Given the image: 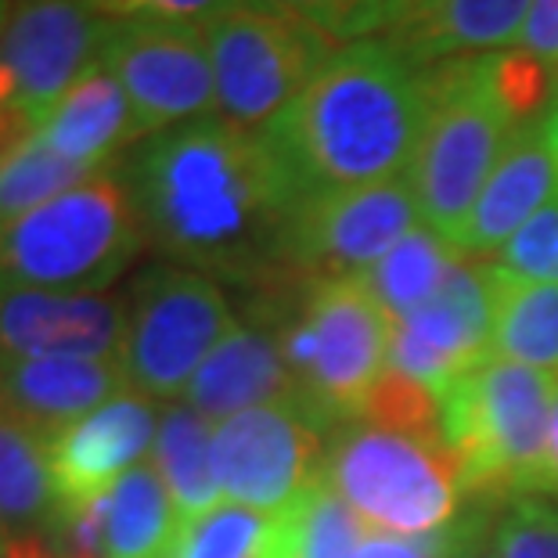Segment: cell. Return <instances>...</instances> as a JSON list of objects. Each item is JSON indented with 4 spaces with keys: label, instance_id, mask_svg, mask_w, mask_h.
<instances>
[{
    "label": "cell",
    "instance_id": "1",
    "mask_svg": "<svg viewBox=\"0 0 558 558\" xmlns=\"http://www.w3.org/2000/svg\"><path fill=\"white\" fill-rule=\"evenodd\" d=\"M145 242L170 264L256 289L284 267L303 192L270 151L220 116L137 141L120 159Z\"/></svg>",
    "mask_w": 558,
    "mask_h": 558
},
{
    "label": "cell",
    "instance_id": "10",
    "mask_svg": "<svg viewBox=\"0 0 558 558\" xmlns=\"http://www.w3.org/2000/svg\"><path fill=\"white\" fill-rule=\"evenodd\" d=\"M101 65L126 90L141 141L217 116V80L198 26L112 19Z\"/></svg>",
    "mask_w": 558,
    "mask_h": 558
},
{
    "label": "cell",
    "instance_id": "8",
    "mask_svg": "<svg viewBox=\"0 0 558 558\" xmlns=\"http://www.w3.org/2000/svg\"><path fill=\"white\" fill-rule=\"evenodd\" d=\"M202 40L217 80V116L248 134L275 123L339 51L336 40L267 0L220 11L202 26Z\"/></svg>",
    "mask_w": 558,
    "mask_h": 558
},
{
    "label": "cell",
    "instance_id": "41",
    "mask_svg": "<svg viewBox=\"0 0 558 558\" xmlns=\"http://www.w3.org/2000/svg\"><path fill=\"white\" fill-rule=\"evenodd\" d=\"M544 134H548L551 156H555V166H558V101L548 109V116H544Z\"/></svg>",
    "mask_w": 558,
    "mask_h": 558
},
{
    "label": "cell",
    "instance_id": "39",
    "mask_svg": "<svg viewBox=\"0 0 558 558\" xmlns=\"http://www.w3.org/2000/svg\"><path fill=\"white\" fill-rule=\"evenodd\" d=\"M26 134H33V130L15 112V90H11V76L0 69V156H4L11 145H19Z\"/></svg>",
    "mask_w": 558,
    "mask_h": 558
},
{
    "label": "cell",
    "instance_id": "5",
    "mask_svg": "<svg viewBox=\"0 0 558 558\" xmlns=\"http://www.w3.org/2000/svg\"><path fill=\"white\" fill-rule=\"evenodd\" d=\"M120 162L0 228V284L98 295L145 248Z\"/></svg>",
    "mask_w": 558,
    "mask_h": 558
},
{
    "label": "cell",
    "instance_id": "23",
    "mask_svg": "<svg viewBox=\"0 0 558 558\" xmlns=\"http://www.w3.org/2000/svg\"><path fill=\"white\" fill-rule=\"evenodd\" d=\"M458 259H469L458 245L439 239L429 228H414L353 281L389 317V325H400L433 300Z\"/></svg>",
    "mask_w": 558,
    "mask_h": 558
},
{
    "label": "cell",
    "instance_id": "34",
    "mask_svg": "<svg viewBox=\"0 0 558 558\" xmlns=\"http://www.w3.org/2000/svg\"><path fill=\"white\" fill-rule=\"evenodd\" d=\"M112 497V494H109ZM109 497L83 505H58L44 537L54 558H109L105 530H109Z\"/></svg>",
    "mask_w": 558,
    "mask_h": 558
},
{
    "label": "cell",
    "instance_id": "28",
    "mask_svg": "<svg viewBox=\"0 0 558 558\" xmlns=\"http://www.w3.org/2000/svg\"><path fill=\"white\" fill-rule=\"evenodd\" d=\"M166 558H281V512L223 501L177 530Z\"/></svg>",
    "mask_w": 558,
    "mask_h": 558
},
{
    "label": "cell",
    "instance_id": "31",
    "mask_svg": "<svg viewBox=\"0 0 558 558\" xmlns=\"http://www.w3.org/2000/svg\"><path fill=\"white\" fill-rule=\"evenodd\" d=\"M494 544L501 558H558V505L544 497H508L494 512Z\"/></svg>",
    "mask_w": 558,
    "mask_h": 558
},
{
    "label": "cell",
    "instance_id": "33",
    "mask_svg": "<svg viewBox=\"0 0 558 558\" xmlns=\"http://www.w3.org/2000/svg\"><path fill=\"white\" fill-rule=\"evenodd\" d=\"M289 15L303 19L306 26L325 33L328 40L357 44L372 40V33L383 29L386 0H267Z\"/></svg>",
    "mask_w": 558,
    "mask_h": 558
},
{
    "label": "cell",
    "instance_id": "15",
    "mask_svg": "<svg viewBox=\"0 0 558 558\" xmlns=\"http://www.w3.org/2000/svg\"><path fill=\"white\" fill-rule=\"evenodd\" d=\"M126 303L112 295H76L0 284V357H87L116 361L123 347Z\"/></svg>",
    "mask_w": 558,
    "mask_h": 558
},
{
    "label": "cell",
    "instance_id": "13",
    "mask_svg": "<svg viewBox=\"0 0 558 558\" xmlns=\"http://www.w3.org/2000/svg\"><path fill=\"white\" fill-rule=\"evenodd\" d=\"M109 22L87 0H11L0 33V69L11 76L15 112L29 130L101 62Z\"/></svg>",
    "mask_w": 558,
    "mask_h": 558
},
{
    "label": "cell",
    "instance_id": "3",
    "mask_svg": "<svg viewBox=\"0 0 558 558\" xmlns=\"http://www.w3.org/2000/svg\"><path fill=\"white\" fill-rule=\"evenodd\" d=\"M248 295L275 306L284 364L311 418L325 433L357 418L372 386L386 375L393 342V325L361 284L353 278L281 275L248 289Z\"/></svg>",
    "mask_w": 558,
    "mask_h": 558
},
{
    "label": "cell",
    "instance_id": "2",
    "mask_svg": "<svg viewBox=\"0 0 558 558\" xmlns=\"http://www.w3.org/2000/svg\"><path fill=\"white\" fill-rule=\"evenodd\" d=\"M429 105V65H414L383 37L357 40L339 47L259 134L311 198L408 181Z\"/></svg>",
    "mask_w": 558,
    "mask_h": 558
},
{
    "label": "cell",
    "instance_id": "20",
    "mask_svg": "<svg viewBox=\"0 0 558 558\" xmlns=\"http://www.w3.org/2000/svg\"><path fill=\"white\" fill-rule=\"evenodd\" d=\"M558 198V166L551 156L548 134H544V116L530 123H515L508 134L501 159H497L490 181L476 202L461 239L465 256L501 253V245L537 217L544 206Z\"/></svg>",
    "mask_w": 558,
    "mask_h": 558
},
{
    "label": "cell",
    "instance_id": "18",
    "mask_svg": "<svg viewBox=\"0 0 558 558\" xmlns=\"http://www.w3.org/2000/svg\"><path fill=\"white\" fill-rule=\"evenodd\" d=\"M533 0H386L383 40L414 65L515 44Z\"/></svg>",
    "mask_w": 558,
    "mask_h": 558
},
{
    "label": "cell",
    "instance_id": "12",
    "mask_svg": "<svg viewBox=\"0 0 558 558\" xmlns=\"http://www.w3.org/2000/svg\"><path fill=\"white\" fill-rule=\"evenodd\" d=\"M422 220L408 181H383L300 202L284 242V267L300 278H357Z\"/></svg>",
    "mask_w": 558,
    "mask_h": 558
},
{
    "label": "cell",
    "instance_id": "36",
    "mask_svg": "<svg viewBox=\"0 0 558 558\" xmlns=\"http://www.w3.org/2000/svg\"><path fill=\"white\" fill-rule=\"evenodd\" d=\"M501 501H472L465 515H458L450 526L436 530L439 558H501L494 544V512Z\"/></svg>",
    "mask_w": 558,
    "mask_h": 558
},
{
    "label": "cell",
    "instance_id": "19",
    "mask_svg": "<svg viewBox=\"0 0 558 558\" xmlns=\"http://www.w3.org/2000/svg\"><path fill=\"white\" fill-rule=\"evenodd\" d=\"M120 393H126L120 361L0 357V411L29 425L47 444Z\"/></svg>",
    "mask_w": 558,
    "mask_h": 558
},
{
    "label": "cell",
    "instance_id": "43",
    "mask_svg": "<svg viewBox=\"0 0 558 558\" xmlns=\"http://www.w3.org/2000/svg\"><path fill=\"white\" fill-rule=\"evenodd\" d=\"M8 8H11V0H0V33H4V22H8Z\"/></svg>",
    "mask_w": 558,
    "mask_h": 558
},
{
    "label": "cell",
    "instance_id": "14",
    "mask_svg": "<svg viewBox=\"0 0 558 558\" xmlns=\"http://www.w3.org/2000/svg\"><path fill=\"white\" fill-rule=\"evenodd\" d=\"M494 264L458 259L425 306L393 325L389 367L439 400L476 364L490 361Z\"/></svg>",
    "mask_w": 558,
    "mask_h": 558
},
{
    "label": "cell",
    "instance_id": "21",
    "mask_svg": "<svg viewBox=\"0 0 558 558\" xmlns=\"http://www.w3.org/2000/svg\"><path fill=\"white\" fill-rule=\"evenodd\" d=\"M37 134L62 159L94 173L116 166L141 141L126 90L101 62L69 87Z\"/></svg>",
    "mask_w": 558,
    "mask_h": 558
},
{
    "label": "cell",
    "instance_id": "44",
    "mask_svg": "<svg viewBox=\"0 0 558 558\" xmlns=\"http://www.w3.org/2000/svg\"><path fill=\"white\" fill-rule=\"evenodd\" d=\"M551 69H555V83H558V65H551Z\"/></svg>",
    "mask_w": 558,
    "mask_h": 558
},
{
    "label": "cell",
    "instance_id": "4",
    "mask_svg": "<svg viewBox=\"0 0 558 558\" xmlns=\"http://www.w3.org/2000/svg\"><path fill=\"white\" fill-rule=\"evenodd\" d=\"M558 378L541 367L490 357L439 397V433L472 501L544 490Z\"/></svg>",
    "mask_w": 558,
    "mask_h": 558
},
{
    "label": "cell",
    "instance_id": "6",
    "mask_svg": "<svg viewBox=\"0 0 558 558\" xmlns=\"http://www.w3.org/2000/svg\"><path fill=\"white\" fill-rule=\"evenodd\" d=\"M429 120L408 184L425 228L461 248L515 120L497 94L494 51L429 65Z\"/></svg>",
    "mask_w": 558,
    "mask_h": 558
},
{
    "label": "cell",
    "instance_id": "7",
    "mask_svg": "<svg viewBox=\"0 0 558 558\" xmlns=\"http://www.w3.org/2000/svg\"><path fill=\"white\" fill-rule=\"evenodd\" d=\"M320 480L375 530L414 541L450 526L465 501L458 461L444 439L367 418H350L328 433Z\"/></svg>",
    "mask_w": 558,
    "mask_h": 558
},
{
    "label": "cell",
    "instance_id": "42",
    "mask_svg": "<svg viewBox=\"0 0 558 558\" xmlns=\"http://www.w3.org/2000/svg\"><path fill=\"white\" fill-rule=\"evenodd\" d=\"M8 544H11V537L4 533V526H0V558H8Z\"/></svg>",
    "mask_w": 558,
    "mask_h": 558
},
{
    "label": "cell",
    "instance_id": "25",
    "mask_svg": "<svg viewBox=\"0 0 558 558\" xmlns=\"http://www.w3.org/2000/svg\"><path fill=\"white\" fill-rule=\"evenodd\" d=\"M490 357L558 372V284L512 281L494 264Z\"/></svg>",
    "mask_w": 558,
    "mask_h": 558
},
{
    "label": "cell",
    "instance_id": "37",
    "mask_svg": "<svg viewBox=\"0 0 558 558\" xmlns=\"http://www.w3.org/2000/svg\"><path fill=\"white\" fill-rule=\"evenodd\" d=\"M519 44L544 65H558V0H533Z\"/></svg>",
    "mask_w": 558,
    "mask_h": 558
},
{
    "label": "cell",
    "instance_id": "24",
    "mask_svg": "<svg viewBox=\"0 0 558 558\" xmlns=\"http://www.w3.org/2000/svg\"><path fill=\"white\" fill-rule=\"evenodd\" d=\"M58 508L47 439L0 411V526L8 537L44 533Z\"/></svg>",
    "mask_w": 558,
    "mask_h": 558
},
{
    "label": "cell",
    "instance_id": "11",
    "mask_svg": "<svg viewBox=\"0 0 558 558\" xmlns=\"http://www.w3.org/2000/svg\"><path fill=\"white\" fill-rule=\"evenodd\" d=\"M328 433L300 403H267L213 425L220 497L256 512H281L320 480Z\"/></svg>",
    "mask_w": 558,
    "mask_h": 558
},
{
    "label": "cell",
    "instance_id": "22",
    "mask_svg": "<svg viewBox=\"0 0 558 558\" xmlns=\"http://www.w3.org/2000/svg\"><path fill=\"white\" fill-rule=\"evenodd\" d=\"M151 465L173 501L177 530L220 505L217 472H213V422L195 408L170 403L159 414Z\"/></svg>",
    "mask_w": 558,
    "mask_h": 558
},
{
    "label": "cell",
    "instance_id": "35",
    "mask_svg": "<svg viewBox=\"0 0 558 558\" xmlns=\"http://www.w3.org/2000/svg\"><path fill=\"white\" fill-rule=\"evenodd\" d=\"M87 4L116 22H177L202 29L239 0H87Z\"/></svg>",
    "mask_w": 558,
    "mask_h": 558
},
{
    "label": "cell",
    "instance_id": "38",
    "mask_svg": "<svg viewBox=\"0 0 558 558\" xmlns=\"http://www.w3.org/2000/svg\"><path fill=\"white\" fill-rule=\"evenodd\" d=\"M357 558H439V548L433 533L418 541H400V537H386V533H375V537L364 541Z\"/></svg>",
    "mask_w": 558,
    "mask_h": 558
},
{
    "label": "cell",
    "instance_id": "9",
    "mask_svg": "<svg viewBox=\"0 0 558 558\" xmlns=\"http://www.w3.org/2000/svg\"><path fill=\"white\" fill-rule=\"evenodd\" d=\"M234 328L231 300L217 278L181 264L141 270L126 295L120 372L130 393L184 397L195 372Z\"/></svg>",
    "mask_w": 558,
    "mask_h": 558
},
{
    "label": "cell",
    "instance_id": "30",
    "mask_svg": "<svg viewBox=\"0 0 558 558\" xmlns=\"http://www.w3.org/2000/svg\"><path fill=\"white\" fill-rule=\"evenodd\" d=\"M357 418L389 425V429H400V433L444 439V433H439V400L425 386L411 383L408 375L393 372V367H386V375L372 386V393L361 403Z\"/></svg>",
    "mask_w": 558,
    "mask_h": 558
},
{
    "label": "cell",
    "instance_id": "26",
    "mask_svg": "<svg viewBox=\"0 0 558 558\" xmlns=\"http://www.w3.org/2000/svg\"><path fill=\"white\" fill-rule=\"evenodd\" d=\"M177 537L173 501L151 461H141L120 480L109 497V558H166Z\"/></svg>",
    "mask_w": 558,
    "mask_h": 558
},
{
    "label": "cell",
    "instance_id": "16",
    "mask_svg": "<svg viewBox=\"0 0 558 558\" xmlns=\"http://www.w3.org/2000/svg\"><path fill=\"white\" fill-rule=\"evenodd\" d=\"M156 403L130 389L62 429L47 444L58 505L109 497L126 472L141 465V454L156 444Z\"/></svg>",
    "mask_w": 558,
    "mask_h": 558
},
{
    "label": "cell",
    "instance_id": "27",
    "mask_svg": "<svg viewBox=\"0 0 558 558\" xmlns=\"http://www.w3.org/2000/svg\"><path fill=\"white\" fill-rule=\"evenodd\" d=\"M361 548V515L325 480L281 508V558H357Z\"/></svg>",
    "mask_w": 558,
    "mask_h": 558
},
{
    "label": "cell",
    "instance_id": "17",
    "mask_svg": "<svg viewBox=\"0 0 558 558\" xmlns=\"http://www.w3.org/2000/svg\"><path fill=\"white\" fill-rule=\"evenodd\" d=\"M184 403L206 414L209 422H223L267 403H300V389L281 353L275 306L259 295H248L245 325H234L231 336L209 353L187 383Z\"/></svg>",
    "mask_w": 558,
    "mask_h": 558
},
{
    "label": "cell",
    "instance_id": "29",
    "mask_svg": "<svg viewBox=\"0 0 558 558\" xmlns=\"http://www.w3.org/2000/svg\"><path fill=\"white\" fill-rule=\"evenodd\" d=\"M87 177H94V170H83V166L62 159L33 130L0 156V228L47 206L51 198L65 195L69 187H76Z\"/></svg>",
    "mask_w": 558,
    "mask_h": 558
},
{
    "label": "cell",
    "instance_id": "32",
    "mask_svg": "<svg viewBox=\"0 0 558 558\" xmlns=\"http://www.w3.org/2000/svg\"><path fill=\"white\" fill-rule=\"evenodd\" d=\"M494 264L512 281L558 284V198L522 223L501 245Z\"/></svg>",
    "mask_w": 558,
    "mask_h": 558
},
{
    "label": "cell",
    "instance_id": "40",
    "mask_svg": "<svg viewBox=\"0 0 558 558\" xmlns=\"http://www.w3.org/2000/svg\"><path fill=\"white\" fill-rule=\"evenodd\" d=\"M544 494L558 497V393H555V403H551V433H548V469H544Z\"/></svg>",
    "mask_w": 558,
    "mask_h": 558
}]
</instances>
